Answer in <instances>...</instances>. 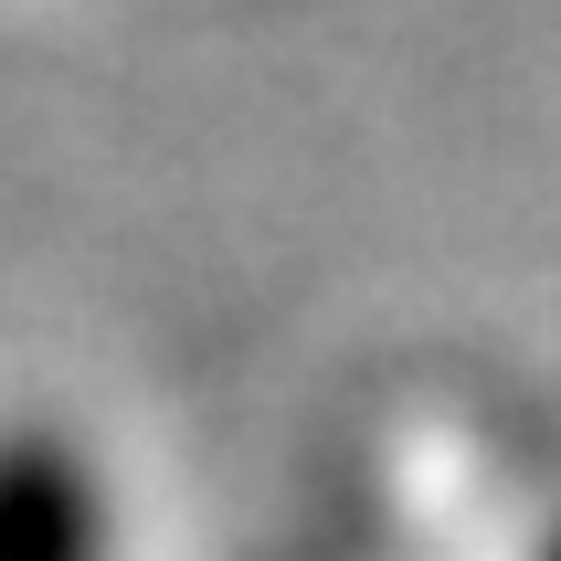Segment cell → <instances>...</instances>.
I'll list each match as a JSON object with an SVG mask.
<instances>
[{
	"label": "cell",
	"instance_id": "cell-1",
	"mask_svg": "<svg viewBox=\"0 0 561 561\" xmlns=\"http://www.w3.org/2000/svg\"><path fill=\"white\" fill-rule=\"evenodd\" d=\"M106 477L54 424H0V561H106Z\"/></svg>",
	"mask_w": 561,
	"mask_h": 561
},
{
	"label": "cell",
	"instance_id": "cell-2",
	"mask_svg": "<svg viewBox=\"0 0 561 561\" xmlns=\"http://www.w3.org/2000/svg\"><path fill=\"white\" fill-rule=\"evenodd\" d=\"M540 561H561V530H551V540H540Z\"/></svg>",
	"mask_w": 561,
	"mask_h": 561
}]
</instances>
